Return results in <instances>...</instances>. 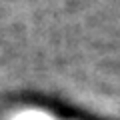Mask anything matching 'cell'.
<instances>
[{
    "label": "cell",
    "instance_id": "1",
    "mask_svg": "<svg viewBox=\"0 0 120 120\" xmlns=\"http://www.w3.org/2000/svg\"><path fill=\"white\" fill-rule=\"evenodd\" d=\"M6 120H58V118L42 108H18V110L10 112Z\"/></svg>",
    "mask_w": 120,
    "mask_h": 120
}]
</instances>
